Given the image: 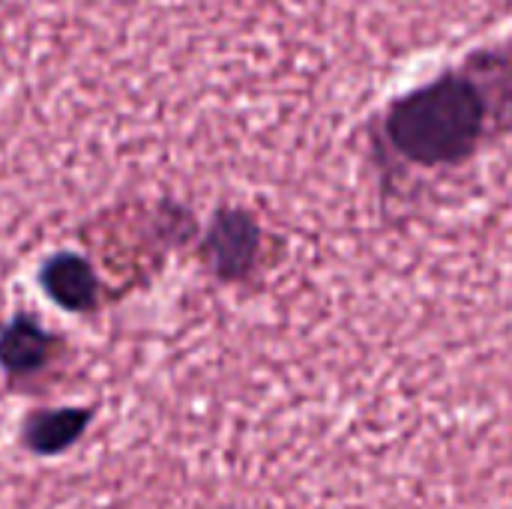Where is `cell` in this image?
Returning <instances> with one entry per match:
<instances>
[{
  "label": "cell",
  "mask_w": 512,
  "mask_h": 509,
  "mask_svg": "<svg viewBox=\"0 0 512 509\" xmlns=\"http://www.w3.org/2000/svg\"><path fill=\"white\" fill-rule=\"evenodd\" d=\"M57 348H60L57 336L45 333L33 318L18 315L0 333V366L12 378H24L45 369L54 360Z\"/></svg>",
  "instance_id": "3957f363"
},
{
  "label": "cell",
  "mask_w": 512,
  "mask_h": 509,
  "mask_svg": "<svg viewBox=\"0 0 512 509\" xmlns=\"http://www.w3.org/2000/svg\"><path fill=\"white\" fill-rule=\"evenodd\" d=\"M483 126V90L465 72H450L405 99L390 114V135L414 159L462 156Z\"/></svg>",
  "instance_id": "6da1fadb"
},
{
  "label": "cell",
  "mask_w": 512,
  "mask_h": 509,
  "mask_svg": "<svg viewBox=\"0 0 512 509\" xmlns=\"http://www.w3.org/2000/svg\"><path fill=\"white\" fill-rule=\"evenodd\" d=\"M90 426L87 408H57V411H36L21 426V441L36 456H60L69 450L84 429Z\"/></svg>",
  "instance_id": "277c9868"
},
{
  "label": "cell",
  "mask_w": 512,
  "mask_h": 509,
  "mask_svg": "<svg viewBox=\"0 0 512 509\" xmlns=\"http://www.w3.org/2000/svg\"><path fill=\"white\" fill-rule=\"evenodd\" d=\"M42 288L45 294L66 312H93L99 303V282L93 267L72 252L54 255L42 270Z\"/></svg>",
  "instance_id": "7a4b0ae2"
}]
</instances>
